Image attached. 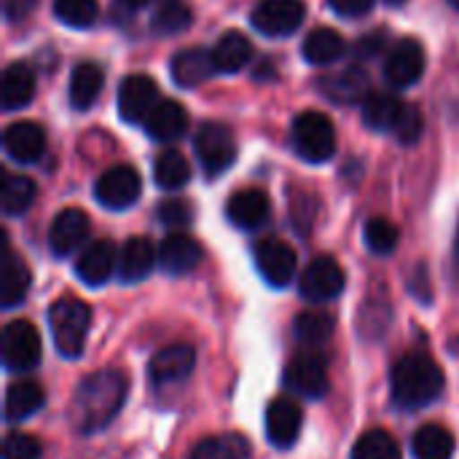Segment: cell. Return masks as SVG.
I'll return each mask as SVG.
<instances>
[{
    "mask_svg": "<svg viewBox=\"0 0 459 459\" xmlns=\"http://www.w3.org/2000/svg\"><path fill=\"white\" fill-rule=\"evenodd\" d=\"M425 73V48L420 40H401L393 46V51L387 54V62H385V78L390 86L395 89H406V86H414Z\"/></svg>",
    "mask_w": 459,
    "mask_h": 459,
    "instance_id": "13",
    "label": "cell"
},
{
    "mask_svg": "<svg viewBox=\"0 0 459 459\" xmlns=\"http://www.w3.org/2000/svg\"><path fill=\"white\" fill-rule=\"evenodd\" d=\"M124 5H129V8H143V5H148L151 0H121Z\"/></svg>",
    "mask_w": 459,
    "mask_h": 459,
    "instance_id": "47",
    "label": "cell"
},
{
    "mask_svg": "<svg viewBox=\"0 0 459 459\" xmlns=\"http://www.w3.org/2000/svg\"><path fill=\"white\" fill-rule=\"evenodd\" d=\"M40 444L27 433H8L3 441V459H38Z\"/></svg>",
    "mask_w": 459,
    "mask_h": 459,
    "instance_id": "42",
    "label": "cell"
},
{
    "mask_svg": "<svg viewBox=\"0 0 459 459\" xmlns=\"http://www.w3.org/2000/svg\"><path fill=\"white\" fill-rule=\"evenodd\" d=\"M385 3H387V5H395V8H398V5H403L406 0H385Z\"/></svg>",
    "mask_w": 459,
    "mask_h": 459,
    "instance_id": "48",
    "label": "cell"
},
{
    "mask_svg": "<svg viewBox=\"0 0 459 459\" xmlns=\"http://www.w3.org/2000/svg\"><path fill=\"white\" fill-rule=\"evenodd\" d=\"M403 105L406 102H401L393 94H371L363 102V121L377 132H393L401 118Z\"/></svg>",
    "mask_w": 459,
    "mask_h": 459,
    "instance_id": "34",
    "label": "cell"
},
{
    "mask_svg": "<svg viewBox=\"0 0 459 459\" xmlns=\"http://www.w3.org/2000/svg\"><path fill=\"white\" fill-rule=\"evenodd\" d=\"M194 366H196L194 347L191 344H172V347H164L153 355L148 374H151V382L156 387H169V385L186 382L191 377Z\"/></svg>",
    "mask_w": 459,
    "mask_h": 459,
    "instance_id": "14",
    "label": "cell"
},
{
    "mask_svg": "<svg viewBox=\"0 0 459 459\" xmlns=\"http://www.w3.org/2000/svg\"><path fill=\"white\" fill-rule=\"evenodd\" d=\"M35 97V73L24 62H11L0 78V105L5 110H19Z\"/></svg>",
    "mask_w": 459,
    "mask_h": 459,
    "instance_id": "22",
    "label": "cell"
},
{
    "mask_svg": "<svg viewBox=\"0 0 459 459\" xmlns=\"http://www.w3.org/2000/svg\"><path fill=\"white\" fill-rule=\"evenodd\" d=\"M118 269V253L110 239H97L91 242L75 261V274L81 282L100 288L110 280V274Z\"/></svg>",
    "mask_w": 459,
    "mask_h": 459,
    "instance_id": "17",
    "label": "cell"
},
{
    "mask_svg": "<svg viewBox=\"0 0 459 459\" xmlns=\"http://www.w3.org/2000/svg\"><path fill=\"white\" fill-rule=\"evenodd\" d=\"M449 3H452V5H455V8H459V0H449Z\"/></svg>",
    "mask_w": 459,
    "mask_h": 459,
    "instance_id": "50",
    "label": "cell"
},
{
    "mask_svg": "<svg viewBox=\"0 0 459 459\" xmlns=\"http://www.w3.org/2000/svg\"><path fill=\"white\" fill-rule=\"evenodd\" d=\"M285 387L301 398L320 401L328 395V368L317 355H299L285 366Z\"/></svg>",
    "mask_w": 459,
    "mask_h": 459,
    "instance_id": "9",
    "label": "cell"
},
{
    "mask_svg": "<svg viewBox=\"0 0 459 459\" xmlns=\"http://www.w3.org/2000/svg\"><path fill=\"white\" fill-rule=\"evenodd\" d=\"M35 5H38V0H5L3 11H5L8 22H22L35 11Z\"/></svg>",
    "mask_w": 459,
    "mask_h": 459,
    "instance_id": "45",
    "label": "cell"
},
{
    "mask_svg": "<svg viewBox=\"0 0 459 459\" xmlns=\"http://www.w3.org/2000/svg\"><path fill=\"white\" fill-rule=\"evenodd\" d=\"M255 264H258V272L261 277L274 285V288H285L293 277H296V250L282 242V239H261L258 247H255Z\"/></svg>",
    "mask_w": 459,
    "mask_h": 459,
    "instance_id": "11",
    "label": "cell"
},
{
    "mask_svg": "<svg viewBox=\"0 0 459 459\" xmlns=\"http://www.w3.org/2000/svg\"><path fill=\"white\" fill-rule=\"evenodd\" d=\"M188 24H191V11H188V5L180 3V0H164V3L156 8L153 22H151L153 32H159V35H178V32H186Z\"/></svg>",
    "mask_w": 459,
    "mask_h": 459,
    "instance_id": "37",
    "label": "cell"
},
{
    "mask_svg": "<svg viewBox=\"0 0 459 459\" xmlns=\"http://www.w3.org/2000/svg\"><path fill=\"white\" fill-rule=\"evenodd\" d=\"M48 328L54 347L62 358H78L86 347V333L91 328V309L81 299H59L48 309Z\"/></svg>",
    "mask_w": 459,
    "mask_h": 459,
    "instance_id": "3",
    "label": "cell"
},
{
    "mask_svg": "<svg viewBox=\"0 0 459 459\" xmlns=\"http://www.w3.org/2000/svg\"><path fill=\"white\" fill-rule=\"evenodd\" d=\"M293 148L309 164H323L336 151V129L328 116L307 110L293 121Z\"/></svg>",
    "mask_w": 459,
    "mask_h": 459,
    "instance_id": "4",
    "label": "cell"
},
{
    "mask_svg": "<svg viewBox=\"0 0 459 459\" xmlns=\"http://www.w3.org/2000/svg\"><path fill=\"white\" fill-rule=\"evenodd\" d=\"M323 91L336 102H360L368 94V75L360 67H344L323 81Z\"/></svg>",
    "mask_w": 459,
    "mask_h": 459,
    "instance_id": "29",
    "label": "cell"
},
{
    "mask_svg": "<svg viewBox=\"0 0 459 459\" xmlns=\"http://www.w3.org/2000/svg\"><path fill=\"white\" fill-rule=\"evenodd\" d=\"M401 231L393 221L387 218H371L366 223V245L371 247V253L377 255H390L398 247Z\"/></svg>",
    "mask_w": 459,
    "mask_h": 459,
    "instance_id": "39",
    "label": "cell"
},
{
    "mask_svg": "<svg viewBox=\"0 0 459 459\" xmlns=\"http://www.w3.org/2000/svg\"><path fill=\"white\" fill-rule=\"evenodd\" d=\"M169 73H172V81L180 89H196L218 70H215L212 54H207L202 48H186V51L175 54V59L169 65Z\"/></svg>",
    "mask_w": 459,
    "mask_h": 459,
    "instance_id": "25",
    "label": "cell"
},
{
    "mask_svg": "<svg viewBox=\"0 0 459 459\" xmlns=\"http://www.w3.org/2000/svg\"><path fill=\"white\" fill-rule=\"evenodd\" d=\"M43 390L38 382L32 379H22V382H13L5 393V406H3V414L8 422H22L27 417H32L40 406H43Z\"/></svg>",
    "mask_w": 459,
    "mask_h": 459,
    "instance_id": "28",
    "label": "cell"
},
{
    "mask_svg": "<svg viewBox=\"0 0 459 459\" xmlns=\"http://www.w3.org/2000/svg\"><path fill=\"white\" fill-rule=\"evenodd\" d=\"M191 459H250V452L242 438H204Z\"/></svg>",
    "mask_w": 459,
    "mask_h": 459,
    "instance_id": "40",
    "label": "cell"
},
{
    "mask_svg": "<svg viewBox=\"0 0 459 459\" xmlns=\"http://www.w3.org/2000/svg\"><path fill=\"white\" fill-rule=\"evenodd\" d=\"M30 282H32V277H30L27 264L5 247L3 264H0V304H3V309L19 307L27 299Z\"/></svg>",
    "mask_w": 459,
    "mask_h": 459,
    "instance_id": "24",
    "label": "cell"
},
{
    "mask_svg": "<svg viewBox=\"0 0 459 459\" xmlns=\"http://www.w3.org/2000/svg\"><path fill=\"white\" fill-rule=\"evenodd\" d=\"M457 269H459V234H457Z\"/></svg>",
    "mask_w": 459,
    "mask_h": 459,
    "instance_id": "49",
    "label": "cell"
},
{
    "mask_svg": "<svg viewBox=\"0 0 459 459\" xmlns=\"http://www.w3.org/2000/svg\"><path fill=\"white\" fill-rule=\"evenodd\" d=\"M344 282H347V277H344V269L339 266V261L331 255H320L304 269L299 288L307 301L323 304V301L336 299L344 290Z\"/></svg>",
    "mask_w": 459,
    "mask_h": 459,
    "instance_id": "8",
    "label": "cell"
},
{
    "mask_svg": "<svg viewBox=\"0 0 459 459\" xmlns=\"http://www.w3.org/2000/svg\"><path fill=\"white\" fill-rule=\"evenodd\" d=\"M140 191H143V180L126 164L110 167L108 172L100 175V180L94 186L97 202L102 207H108V210H126V207H132L140 199Z\"/></svg>",
    "mask_w": 459,
    "mask_h": 459,
    "instance_id": "7",
    "label": "cell"
},
{
    "mask_svg": "<svg viewBox=\"0 0 459 459\" xmlns=\"http://www.w3.org/2000/svg\"><path fill=\"white\" fill-rule=\"evenodd\" d=\"M40 333L27 320H11L3 328V363L8 371H30L40 363Z\"/></svg>",
    "mask_w": 459,
    "mask_h": 459,
    "instance_id": "5",
    "label": "cell"
},
{
    "mask_svg": "<svg viewBox=\"0 0 459 459\" xmlns=\"http://www.w3.org/2000/svg\"><path fill=\"white\" fill-rule=\"evenodd\" d=\"M411 452L414 459H452L455 438L444 425H425L414 433Z\"/></svg>",
    "mask_w": 459,
    "mask_h": 459,
    "instance_id": "32",
    "label": "cell"
},
{
    "mask_svg": "<svg viewBox=\"0 0 459 459\" xmlns=\"http://www.w3.org/2000/svg\"><path fill=\"white\" fill-rule=\"evenodd\" d=\"M336 320L328 312H301L293 323L296 339L307 347H320L333 336Z\"/></svg>",
    "mask_w": 459,
    "mask_h": 459,
    "instance_id": "35",
    "label": "cell"
},
{
    "mask_svg": "<svg viewBox=\"0 0 459 459\" xmlns=\"http://www.w3.org/2000/svg\"><path fill=\"white\" fill-rule=\"evenodd\" d=\"M328 3L339 16H347V19L366 16L374 8V0H328Z\"/></svg>",
    "mask_w": 459,
    "mask_h": 459,
    "instance_id": "44",
    "label": "cell"
},
{
    "mask_svg": "<svg viewBox=\"0 0 459 459\" xmlns=\"http://www.w3.org/2000/svg\"><path fill=\"white\" fill-rule=\"evenodd\" d=\"M307 16L304 0H261L250 16L253 27L269 38L290 35L301 27Z\"/></svg>",
    "mask_w": 459,
    "mask_h": 459,
    "instance_id": "6",
    "label": "cell"
},
{
    "mask_svg": "<svg viewBox=\"0 0 459 459\" xmlns=\"http://www.w3.org/2000/svg\"><path fill=\"white\" fill-rule=\"evenodd\" d=\"M188 129V113L180 102L175 100H159L151 116L145 118V132L148 137L159 143H172Z\"/></svg>",
    "mask_w": 459,
    "mask_h": 459,
    "instance_id": "21",
    "label": "cell"
},
{
    "mask_svg": "<svg viewBox=\"0 0 459 459\" xmlns=\"http://www.w3.org/2000/svg\"><path fill=\"white\" fill-rule=\"evenodd\" d=\"M159 102V89L153 83V78L137 73L121 81L118 86V113L124 121L129 124H145V118L151 116V110Z\"/></svg>",
    "mask_w": 459,
    "mask_h": 459,
    "instance_id": "12",
    "label": "cell"
},
{
    "mask_svg": "<svg viewBox=\"0 0 459 459\" xmlns=\"http://www.w3.org/2000/svg\"><path fill=\"white\" fill-rule=\"evenodd\" d=\"M3 145L8 156L19 164H32L46 151V132L35 121H16L5 129Z\"/></svg>",
    "mask_w": 459,
    "mask_h": 459,
    "instance_id": "19",
    "label": "cell"
},
{
    "mask_svg": "<svg viewBox=\"0 0 459 459\" xmlns=\"http://www.w3.org/2000/svg\"><path fill=\"white\" fill-rule=\"evenodd\" d=\"M269 210H272L269 196H266L264 191H258V188L237 191V194L229 199V204H226L229 221H231L234 226H239V229H247V231L264 226L266 218H269Z\"/></svg>",
    "mask_w": 459,
    "mask_h": 459,
    "instance_id": "20",
    "label": "cell"
},
{
    "mask_svg": "<svg viewBox=\"0 0 459 459\" xmlns=\"http://www.w3.org/2000/svg\"><path fill=\"white\" fill-rule=\"evenodd\" d=\"M159 221H161L164 226H169V229H183V226H188V223H191V207H188V202H186V199H178V196L164 199V202L159 204Z\"/></svg>",
    "mask_w": 459,
    "mask_h": 459,
    "instance_id": "43",
    "label": "cell"
},
{
    "mask_svg": "<svg viewBox=\"0 0 459 459\" xmlns=\"http://www.w3.org/2000/svg\"><path fill=\"white\" fill-rule=\"evenodd\" d=\"M89 231H91L89 215L78 207H67L54 218V223L48 229V247L54 255L65 258V255L75 253L89 239Z\"/></svg>",
    "mask_w": 459,
    "mask_h": 459,
    "instance_id": "15",
    "label": "cell"
},
{
    "mask_svg": "<svg viewBox=\"0 0 459 459\" xmlns=\"http://www.w3.org/2000/svg\"><path fill=\"white\" fill-rule=\"evenodd\" d=\"M35 183L27 175H3L0 183V207L5 215H22L30 210V204L35 202Z\"/></svg>",
    "mask_w": 459,
    "mask_h": 459,
    "instance_id": "33",
    "label": "cell"
},
{
    "mask_svg": "<svg viewBox=\"0 0 459 459\" xmlns=\"http://www.w3.org/2000/svg\"><path fill=\"white\" fill-rule=\"evenodd\" d=\"M194 143H196V153H199V161L207 169V175H223L237 159L234 137L221 124H204L196 132Z\"/></svg>",
    "mask_w": 459,
    "mask_h": 459,
    "instance_id": "10",
    "label": "cell"
},
{
    "mask_svg": "<svg viewBox=\"0 0 459 459\" xmlns=\"http://www.w3.org/2000/svg\"><path fill=\"white\" fill-rule=\"evenodd\" d=\"M204 258L202 245L188 237V234H169L161 245H159V264L167 274L183 277L191 274Z\"/></svg>",
    "mask_w": 459,
    "mask_h": 459,
    "instance_id": "18",
    "label": "cell"
},
{
    "mask_svg": "<svg viewBox=\"0 0 459 459\" xmlns=\"http://www.w3.org/2000/svg\"><path fill=\"white\" fill-rule=\"evenodd\" d=\"M156 261H159V253L151 245V239L132 237L118 253V277L124 282H143L151 274Z\"/></svg>",
    "mask_w": 459,
    "mask_h": 459,
    "instance_id": "23",
    "label": "cell"
},
{
    "mask_svg": "<svg viewBox=\"0 0 459 459\" xmlns=\"http://www.w3.org/2000/svg\"><path fill=\"white\" fill-rule=\"evenodd\" d=\"M54 13L67 27H91L100 16L97 0H54Z\"/></svg>",
    "mask_w": 459,
    "mask_h": 459,
    "instance_id": "38",
    "label": "cell"
},
{
    "mask_svg": "<svg viewBox=\"0 0 459 459\" xmlns=\"http://www.w3.org/2000/svg\"><path fill=\"white\" fill-rule=\"evenodd\" d=\"M390 390L398 409H422L444 393V371L430 355L411 352L395 363Z\"/></svg>",
    "mask_w": 459,
    "mask_h": 459,
    "instance_id": "2",
    "label": "cell"
},
{
    "mask_svg": "<svg viewBox=\"0 0 459 459\" xmlns=\"http://www.w3.org/2000/svg\"><path fill=\"white\" fill-rule=\"evenodd\" d=\"M385 32H371V35H366V38H360V43H358V56H366V59H371V56H377L382 48H385Z\"/></svg>",
    "mask_w": 459,
    "mask_h": 459,
    "instance_id": "46",
    "label": "cell"
},
{
    "mask_svg": "<svg viewBox=\"0 0 459 459\" xmlns=\"http://www.w3.org/2000/svg\"><path fill=\"white\" fill-rule=\"evenodd\" d=\"M344 51H347L344 38L331 27H317L304 40V56L312 65H333L336 59L344 56Z\"/></svg>",
    "mask_w": 459,
    "mask_h": 459,
    "instance_id": "30",
    "label": "cell"
},
{
    "mask_svg": "<svg viewBox=\"0 0 459 459\" xmlns=\"http://www.w3.org/2000/svg\"><path fill=\"white\" fill-rule=\"evenodd\" d=\"M210 54H212V62H215V70L231 75V73H239L250 62L253 46L242 32L229 30V32L221 35V40L215 43V48Z\"/></svg>",
    "mask_w": 459,
    "mask_h": 459,
    "instance_id": "26",
    "label": "cell"
},
{
    "mask_svg": "<svg viewBox=\"0 0 459 459\" xmlns=\"http://www.w3.org/2000/svg\"><path fill=\"white\" fill-rule=\"evenodd\" d=\"M352 459H401V446L387 430H368L358 438Z\"/></svg>",
    "mask_w": 459,
    "mask_h": 459,
    "instance_id": "36",
    "label": "cell"
},
{
    "mask_svg": "<svg viewBox=\"0 0 459 459\" xmlns=\"http://www.w3.org/2000/svg\"><path fill=\"white\" fill-rule=\"evenodd\" d=\"M126 398V377L121 371H97L86 377L70 403V420L78 433H97L118 414Z\"/></svg>",
    "mask_w": 459,
    "mask_h": 459,
    "instance_id": "1",
    "label": "cell"
},
{
    "mask_svg": "<svg viewBox=\"0 0 459 459\" xmlns=\"http://www.w3.org/2000/svg\"><path fill=\"white\" fill-rule=\"evenodd\" d=\"M304 425L301 406L293 398H274L266 409V436L277 449H288L296 444Z\"/></svg>",
    "mask_w": 459,
    "mask_h": 459,
    "instance_id": "16",
    "label": "cell"
},
{
    "mask_svg": "<svg viewBox=\"0 0 459 459\" xmlns=\"http://www.w3.org/2000/svg\"><path fill=\"white\" fill-rule=\"evenodd\" d=\"M153 180L164 191L183 188L191 180V164H188V159L180 151H175V148L161 151L156 156V161H153Z\"/></svg>",
    "mask_w": 459,
    "mask_h": 459,
    "instance_id": "31",
    "label": "cell"
},
{
    "mask_svg": "<svg viewBox=\"0 0 459 459\" xmlns=\"http://www.w3.org/2000/svg\"><path fill=\"white\" fill-rule=\"evenodd\" d=\"M422 126H425V121H422V113H420L414 105H403V110H401V118H398V124H395L393 134L398 137V143H403V145H411V143H417V140H420V134H422Z\"/></svg>",
    "mask_w": 459,
    "mask_h": 459,
    "instance_id": "41",
    "label": "cell"
},
{
    "mask_svg": "<svg viewBox=\"0 0 459 459\" xmlns=\"http://www.w3.org/2000/svg\"><path fill=\"white\" fill-rule=\"evenodd\" d=\"M105 83V73L94 62H81L75 65L70 75V105L75 110H86L97 102L100 91Z\"/></svg>",
    "mask_w": 459,
    "mask_h": 459,
    "instance_id": "27",
    "label": "cell"
}]
</instances>
